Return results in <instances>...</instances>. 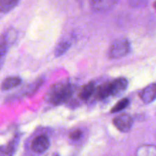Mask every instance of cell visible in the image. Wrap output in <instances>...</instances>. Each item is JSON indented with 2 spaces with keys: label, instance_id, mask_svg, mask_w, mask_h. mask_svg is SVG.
Instances as JSON below:
<instances>
[{
  "label": "cell",
  "instance_id": "1",
  "mask_svg": "<svg viewBox=\"0 0 156 156\" xmlns=\"http://www.w3.org/2000/svg\"><path fill=\"white\" fill-rule=\"evenodd\" d=\"M73 92V86L69 82L67 81L59 82L48 90L46 94V100L53 105H61L71 97Z\"/></svg>",
  "mask_w": 156,
  "mask_h": 156
},
{
  "label": "cell",
  "instance_id": "2",
  "mask_svg": "<svg viewBox=\"0 0 156 156\" xmlns=\"http://www.w3.org/2000/svg\"><path fill=\"white\" fill-rule=\"evenodd\" d=\"M130 50L129 42L125 38H119L115 40L110 46L108 50V56L111 59H120L124 57L129 53Z\"/></svg>",
  "mask_w": 156,
  "mask_h": 156
},
{
  "label": "cell",
  "instance_id": "3",
  "mask_svg": "<svg viewBox=\"0 0 156 156\" xmlns=\"http://www.w3.org/2000/svg\"><path fill=\"white\" fill-rule=\"evenodd\" d=\"M133 118L128 114L120 115L114 119V124L120 132L127 133L130 130L133 126Z\"/></svg>",
  "mask_w": 156,
  "mask_h": 156
},
{
  "label": "cell",
  "instance_id": "4",
  "mask_svg": "<svg viewBox=\"0 0 156 156\" xmlns=\"http://www.w3.org/2000/svg\"><path fill=\"white\" fill-rule=\"evenodd\" d=\"M50 147V140L48 137L44 135L38 136L32 142L31 148L37 153H43Z\"/></svg>",
  "mask_w": 156,
  "mask_h": 156
},
{
  "label": "cell",
  "instance_id": "5",
  "mask_svg": "<svg viewBox=\"0 0 156 156\" xmlns=\"http://www.w3.org/2000/svg\"><path fill=\"white\" fill-rule=\"evenodd\" d=\"M119 0H91V8L96 12H107L112 9Z\"/></svg>",
  "mask_w": 156,
  "mask_h": 156
},
{
  "label": "cell",
  "instance_id": "6",
  "mask_svg": "<svg viewBox=\"0 0 156 156\" xmlns=\"http://www.w3.org/2000/svg\"><path fill=\"white\" fill-rule=\"evenodd\" d=\"M140 98L144 103L149 104L156 99V84H151L143 90Z\"/></svg>",
  "mask_w": 156,
  "mask_h": 156
},
{
  "label": "cell",
  "instance_id": "7",
  "mask_svg": "<svg viewBox=\"0 0 156 156\" xmlns=\"http://www.w3.org/2000/svg\"><path fill=\"white\" fill-rule=\"evenodd\" d=\"M111 82V88H112V95L120 94L127 88L128 82L126 79H123V78H119Z\"/></svg>",
  "mask_w": 156,
  "mask_h": 156
},
{
  "label": "cell",
  "instance_id": "8",
  "mask_svg": "<svg viewBox=\"0 0 156 156\" xmlns=\"http://www.w3.org/2000/svg\"><path fill=\"white\" fill-rule=\"evenodd\" d=\"M111 95H112L111 82H107V83L103 84L97 88L96 97L99 100H102V99H105Z\"/></svg>",
  "mask_w": 156,
  "mask_h": 156
},
{
  "label": "cell",
  "instance_id": "9",
  "mask_svg": "<svg viewBox=\"0 0 156 156\" xmlns=\"http://www.w3.org/2000/svg\"><path fill=\"white\" fill-rule=\"evenodd\" d=\"M95 91V83L94 82H90L84 85L81 89L79 96L80 98L84 101H87L92 96L94 92Z\"/></svg>",
  "mask_w": 156,
  "mask_h": 156
},
{
  "label": "cell",
  "instance_id": "10",
  "mask_svg": "<svg viewBox=\"0 0 156 156\" xmlns=\"http://www.w3.org/2000/svg\"><path fill=\"white\" fill-rule=\"evenodd\" d=\"M21 83V79L18 76H12L5 79L2 85V89L4 91L12 89Z\"/></svg>",
  "mask_w": 156,
  "mask_h": 156
},
{
  "label": "cell",
  "instance_id": "11",
  "mask_svg": "<svg viewBox=\"0 0 156 156\" xmlns=\"http://www.w3.org/2000/svg\"><path fill=\"white\" fill-rule=\"evenodd\" d=\"M136 156H156V146L144 145L138 148Z\"/></svg>",
  "mask_w": 156,
  "mask_h": 156
},
{
  "label": "cell",
  "instance_id": "12",
  "mask_svg": "<svg viewBox=\"0 0 156 156\" xmlns=\"http://www.w3.org/2000/svg\"><path fill=\"white\" fill-rule=\"evenodd\" d=\"M20 0H0V9L2 13H8L15 9Z\"/></svg>",
  "mask_w": 156,
  "mask_h": 156
},
{
  "label": "cell",
  "instance_id": "13",
  "mask_svg": "<svg viewBox=\"0 0 156 156\" xmlns=\"http://www.w3.org/2000/svg\"><path fill=\"white\" fill-rule=\"evenodd\" d=\"M18 139H15L9 143L5 147H2L1 156H12L15 152L18 146Z\"/></svg>",
  "mask_w": 156,
  "mask_h": 156
},
{
  "label": "cell",
  "instance_id": "14",
  "mask_svg": "<svg viewBox=\"0 0 156 156\" xmlns=\"http://www.w3.org/2000/svg\"><path fill=\"white\" fill-rule=\"evenodd\" d=\"M70 46H71V44L68 41H62V42L59 43L57 47H56V50H55L56 56H59L63 55L69 49Z\"/></svg>",
  "mask_w": 156,
  "mask_h": 156
},
{
  "label": "cell",
  "instance_id": "15",
  "mask_svg": "<svg viewBox=\"0 0 156 156\" xmlns=\"http://www.w3.org/2000/svg\"><path fill=\"white\" fill-rule=\"evenodd\" d=\"M129 101L127 98H123L122 100H120L117 105L114 107H113L112 110H111V113H117L120 112V111H123V109L126 108V107L129 105Z\"/></svg>",
  "mask_w": 156,
  "mask_h": 156
},
{
  "label": "cell",
  "instance_id": "16",
  "mask_svg": "<svg viewBox=\"0 0 156 156\" xmlns=\"http://www.w3.org/2000/svg\"><path fill=\"white\" fill-rule=\"evenodd\" d=\"M129 5L133 8H140L146 4V0H128Z\"/></svg>",
  "mask_w": 156,
  "mask_h": 156
},
{
  "label": "cell",
  "instance_id": "17",
  "mask_svg": "<svg viewBox=\"0 0 156 156\" xmlns=\"http://www.w3.org/2000/svg\"><path fill=\"white\" fill-rule=\"evenodd\" d=\"M82 132L80 129H75L70 133L69 138L73 140H78L82 137Z\"/></svg>",
  "mask_w": 156,
  "mask_h": 156
},
{
  "label": "cell",
  "instance_id": "18",
  "mask_svg": "<svg viewBox=\"0 0 156 156\" xmlns=\"http://www.w3.org/2000/svg\"><path fill=\"white\" fill-rule=\"evenodd\" d=\"M155 8L156 9V1H155Z\"/></svg>",
  "mask_w": 156,
  "mask_h": 156
},
{
  "label": "cell",
  "instance_id": "19",
  "mask_svg": "<svg viewBox=\"0 0 156 156\" xmlns=\"http://www.w3.org/2000/svg\"><path fill=\"white\" fill-rule=\"evenodd\" d=\"M53 156H59V155H54Z\"/></svg>",
  "mask_w": 156,
  "mask_h": 156
}]
</instances>
